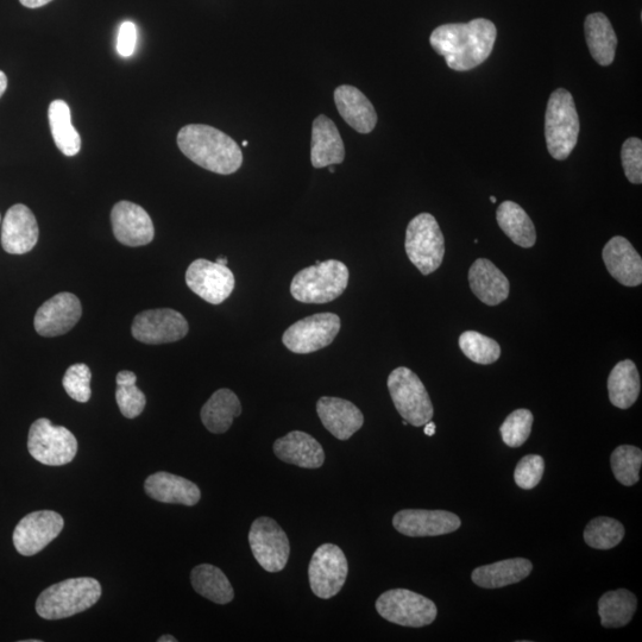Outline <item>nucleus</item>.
I'll return each instance as SVG.
<instances>
[{
    "instance_id": "obj_12",
    "label": "nucleus",
    "mask_w": 642,
    "mask_h": 642,
    "mask_svg": "<svg viewBox=\"0 0 642 642\" xmlns=\"http://www.w3.org/2000/svg\"><path fill=\"white\" fill-rule=\"evenodd\" d=\"M249 544L257 563L268 572H280L286 568L291 544L285 531L273 519L262 516L251 525Z\"/></svg>"
},
{
    "instance_id": "obj_13",
    "label": "nucleus",
    "mask_w": 642,
    "mask_h": 642,
    "mask_svg": "<svg viewBox=\"0 0 642 642\" xmlns=\"http://www.w3.org/2000/svg\"><path fill=\"white\" fill-rule=\"evenodd\" d=\"M190 326L178 311L171 308L144 311L134 319L131 326L132 336L138 342L160 345L181 341L187 336Z\"/></svg>"
},
{
    "instance_id": "obj_30",
    "label": "nucleus",
    "mask_w": 642,
    "mask_h": 642,
    "mask_svg": "<svg viewBox=\"0 0 642 642\" xmlns=\"http://www.w3.org/2000/svg\"><path fill=\"white\" fill-rule=\"evenodd\" d=\"M497 223L511 241L521 248H532L537 242V232L528 214L514 201H505L496 212Z\"/></svg>"
},
{
    "instance_id": "obj_34",
    "label": "nucleus",
    "mask_w": 642,
    "mask_h": 642,
    "mask_svg": "<svg viewBox=\"0 0 642 642\" xmlns=\"http://www.w3.org/2000/svg\"><path fill=\"white\" fill-rule=\"evenodd\" d=\"M638 607L637 596L626 589L608 591L599 601V615L604 628H622L632 621Z\"/></svg>"
},
{
    "instance_id": "obj_21",
    "label": "nucleus",
    "mask_w": 642,
    "mask_h": 642,
    "mask_svg": "<svg viewBox=\"0 0 642 642\" xmlns=\"http://www.w3.org/2000/svg\"><path fill=\"white\" fill-rule=\"evenodd\" d=\"M317 413L326 430L339 440L350 439L364 424L360 408L344 399L323 396L317 402Z\"/></svg>"
},
{
    "instance_id": "obj_37",
    "label": "nucleus",
    "mask_w": 642,
    "mask_h": 642,
    "mask_svg": "<svg viewBox=\"0 0 642 642\" xmlns=\"http://www.w3.org/2000/svg\"><path fill=\"white\" fill-rule=\"evenodd\" d=\"M616 480L623 486L632 487L640 480L639 472L642 464V452L632 445H621L616 448L610 458Z\"/></svg>"
},
{
    "instance_id": "obj_1",
    "label": "nucleus",
    "mask_w": 642,
    "mask_h": 642,
    "mask_svg": "<svg viewBox=\"0 0 642 642\" xmlns=\"http://www.w3.org/2000/svg\"><path fill=\"white\" fill-rule=\"evenodd\" d=\"M497 30L492 21L476 18L469 23L444 24L433 31L430 42L453 71L467 72L493 53Z\"/></svg>"
},
{
    "instance_id": "obj_32",
    "label": "nucleus",
    "mask_w": 642,
    "mask_h": 642,
    "mask_svg": "<svg viewBox=\"0 0 642 642\" xmlns=\"http://www.w3.org/2000/svg\"><path fill=\"white\" fill-rule=\"evenodd\" d=\"M192 587L205 599L217 604H228L235 597L234 588L224 572L211 564L195 566L191 574Z\"/></svg>"
},
{
    "instance_id": "obj_47",
    "label": "nucleus",
    "mask_w": 642,
    "mask_h": 642,
    "mask_svg": "<svg viewBox=\"0 0 642 642\" xmlns=\"http://www.w3.org/2000/svg\"><path fill=\"white\" fill-rule=\"evenodd\" d=\"M159 642H178V639L172 637V635H163L159 640Z\"/></svg>"
},
{
    "instance_id": "obj_8",
    "label": "nucleus",
    "mask_w": 642,
    "mask_h": 642,
    "mask_svg": "<svg viewBox=\"0 0 642 642\" xmlns=\"http://www.w3.org/2000/svg\"><path fill=\"white\" fill-rule=\"evenodd\" d=\"M28 450L31 456L49 467L71 463L78 452V440L64 426H55L46 418L30 427Z\"/></svg>"
},
{
    "instance_id": "obj_29",
    "label": "nucleus",
    "mask_w": 642,
    "mask_h": 642,
    "mask_svg": "<svg viewBox=\"0 0 642 642\" xmlns=\"http://www.w3.org/2000/svg\"><path fill=\"white\" fill-rule=\"evenodd\" d=\"M242 413L241 401L230 389H219L201 409V421L211 433L228 432Z\"/></svg>"
},
{
    "instance_id": "obj_40",
    "label": "nucleus",
    "mask_w": 642,
    "mask_h": 642,
    "mask_svg": "<svg viewBox=\"0 0 642 642\" xmlns=\"http://www.w3.org/2000/svg\"><path fill=\"white\" fill-rule=\"evenodd\" d=\"M545 462L543 457L528 455L521 459L516 465L514 480L516 486L521 489L531 490L538 486L543 478Z\"/></svg>"
},
{
    "instance_id": "obj_14",
    "label": "nucleus",
    "mask_w": 642,
    "mask_h": 642,
    "mask_svg": "<svg viewBox=\"0 0 642 642\" xmlns=\"http://www.w3.org/2000/svg\"><path fill=\"white\" fill-rule=\"evenodd\" d=\"M186 283L191 291L212 305H220L234 292L236 281L228 266L199 258L186 272Z\"/></svg>"
},
{
    "instance_id": "obj_26",
    "label": "nucleus",
    "mask_w": 642,
    "mask_h": 642,
    "mask_svg": "<svg viewBox=\"0 0 642 642\" xmlns=\"http://www.w3.org/2000/svg\"><path fill=\"white\" fill-rule=\"evenodd\" d=\"M335 103L346 123L360 134H369L377 124V113L370 100L350 85L339 86L335 91Z\"/></svg>"
},
{
    "instance_id": "obj_43",
    "label": "nucleus",
    "mask_w": 642,
    "mask_h": 642,
    "mask_svg": "<svg viewBox=\"0 0 642 642\" xmlns=\"http://www.w3.org/2000/svg\"><path fill=\"white\" fill-rule=\"evenodd\" d=\"M137 44V28L132 22H124L119 28L117 50L123 58L134 54Z\"/></svg>"
},
{
    "instance_id": "obj_2",
    "label": "nucleus",
    "mask_w": 642,
    "mask_h": 642,
    "mask_svg": "<svg viewBox=\"0 0 642 642\" xmlns=\"http://www.w3.org/2000/svg\"><path fill=\"white\" fill-rule=\"evenodd\" d=\"M178 146L188 159L217 174H234L241 168L243 153L223 131L203 124L186 125L179 131Z\"/></svg>"
},
{
    "instance_id": "obj_42",
    "label": "nucleus",
    "mask_w": 642,
    "mask_h": 642,
    "mask_svg": "<svg viewBox=\"0 0 642 642\" xmlns=\"http://www.w3.org/2000/svg\"><path fill=\"white\" fill-rule=\"evenodd\" d=\"M116 401L119 409L125 418L135 419L144 411L147 405V398L136 383L129 385H117Z\"/></svg>"
},
{
    "instance_id": "obj_39",
    "label": "nucleus",
    "mask_w": 642,
    "mask_h": 642,
    "mask_svg": "<svg viewBox=\"0 0 642 642\" xmlns=\"http://www.w3.org/2000/svg\"><path fill=\"white\" fill-rule=\"evenodd\" d=\"M91 380V369L84 363H78L68 368L62 385L73 400L85 404L92 396Z\"/></svg>"
},
{
    "instance_id": "obj_48",
    "label": "nucleus",
    "mask_w": 642,
    "mask_h": 642,
    "mask_svg": "<svg viewBox=\"0 0 642 642\" xmlns=\"http://www.w3.org/2000/svg\"><path fill=\"white\" fill-rule=\"evenodd\" d=\"M218 264H222V266H228V258L226 257H218L217 261Z\"/></svg>"
},
{
    "instance_id": "obj_33",
    "label": "nucleus",
    "mask_w": 642,
    "mask_h": 642,
    "mask_svg": "<svg viewBox=\"0 0 642 642\" xmlns=\"http://www.w3.org/2000/svg\"><path fill=\"white\" fill-rule=\"evenodd\" d=\"M48 118L56 147L66 156L77 155L81 149V136L73 127L68 104L64 100H54L49 105Z\"/></svg>"
},
{
    "instance_id": "obj_23",
    "label": "nucleus",
    "mask_w": 642,
    "mask_h": 642,
    "mask_svg": "<svg viewBox=\"0 0 642 642\" xmlns=\"http://www.w3.org/2000/svg\"><path fill=\"white\" fill-rule=\"evenodd\" d=\"M469 283L472 293L483 304L497 306L506 301L511 285L506 275L487 258H478L469 270Z\"/></svg>"
},
{
    "instance_id": "obj_46",
    "label": "nucleus",
    "mask_w": 642,
    "mask_h": 642,
    "mask_svg": "<svg viewBox=\"0 0 642 642\" xmlns=\"http://www.w3.org/2000/svg\"><path fill=\"white\" fill-rule=\"evenodd\" d=\"M424 426H425L424 432H425L426 436L432 437V436H434V434H436L437 426H436V424L432 423V421H428V423L425 424Z\"/></svg>"
},
{
    "instance_id": "obj_7",
    "label": "nucleus",
    "mask_w": 642,
    "mask_h": 642,
    "mask_svg": "<svg viewBox=\"0 0 642 642\" xmlns=\"http://www.w3.org/2000/svg\"><path fill=\"white\" fill-rule=\"evenodd\" d=\"M387 385L396 411L408 424L420 427L432 420L434 409L430 395L419 376L411 369H394L388 377Z\"/></svg>"
},
{
    "instance_id": "obj_38",
    "label": "nucleus",
    "mask_w": 642,
    "mask_h": 642,
    "mask_svg": "<svg viewBox=\"0 0 642 642\" xmlns=\"http://www.w3.org/2000/svg\"><path fill=\"white\" fill-rule=\"evenodd\" d=\"M533 421V414L528 409H516L509 414L500 427L503 443L509 448H520L531 436Z\"/></svg>"
},
{
    "instance_id": "obj_44",
    "label": "nucleus",
    "mask_w": 642,
    "mask_h": 642,
    "mask_svg": "<svg viewBox=\"0 0 642 642\" xmlns=\"http://www.w3.org/2000/svg\"><path fill=\"white\" fill-rule=\"evenodd\" d=\"M21 4L25 8L37 9L42 8V6L49 4L52 0H20Z\"/></svg>"
},
{
    "instance_id": "obj_22",
    "label": "nucleus",
    "mask_w": 642,
    "mask_h": 642,
    "mask_svg": "<svg viewBox=\"0 0 642 642\" xmlns=\"http://www.w3.org/2000/svg\"><path fill=\"white\" fill-rule=\"evenodd\" d=\"M276 457L282 462L304 469H319L325 462V452L316 438L310 434L293 431L274 443Z\"/></svg>"
},
{
    "instance_id": "obj_24",
    "label": "nucleus",
    "mask_w": 642,
    "mask_h": 642,
    "mask_svg": "<svg viewBox=\"0 0 642 642\" xmlns=\"http://www.w3.org/2000/svg\"><path fill=\"white\" fill-rule=\"evenodd\" d=\"M144 489L151 499L162 503L192 507L201 499L197 484L169 472L161 471L150 475L144 483Z\"/></svg>"
},
{
    "instance_id": "obj_10",
    "label": "nucleus",
    "mask_w": 642,
    "mask_h": 642,
    "mask_svg": "<svg viewBox=\"0 0 642 642\" xmlns=\"http://www.w3.org/2000/svg\"><path fill=\"white\" fill-rule=\"evenodd\" d=\"M341 327V318L335 313L314 314L288 327L282 343L294 354H312L331 345Z\"/></svg>"
},
{
    "instance_id": "obj_3",
    "label": "nucleus",
    "mask_w": 642,
    "mask_h": 642,
    "mask_svg": "<svg viewBox=\"0 0 642 642\" xmlns=\"http://www.w3.org/2000/svg\"><path fill=\"white\" fill-rule=\"evenodd\" d=\"M102 597V585L91 577L69 578L43 590L36 612L44 620H61L85 612Z\"/></svg>"
},
{
    "instance_id": "obj_19",
    "label": "nucleus",
    "mask_w": 642,
    "mask_h": 642,
    "mask_svg": "<svg viewBox=\"0 0 642 642\" xmlns=\"http://www.w3.org/2000/svg\"><path fill=\"white\" fill-rule=\"evenodd\" d=\"M40 230L28 206L17 204L6 212L2 224V247L11 255H24L35 248Z\"/></svg>"
},
{
    "instance_id": "obj_25",
    "label": "nucleus",
    "mask_w": 642,
    "mask_h": 642,
    "mask_svg": "<svg viewBox=\"0 0 642 642\" xmlns=\"http://www.w3.org/2000/svg\"><path fill=\"white\" fill-rule=\"evenodd\" d=\"M345 159L344 143L329 117L321 115L313 122L311 162L314 168L341 165Z\"/></svg>"
},
{
    "instance_id": "obj_11",
    "label": "nucleus",
    "mask_w": 642,
    "mask_h": 642,
    "mask_svg": "<svg viewBox=\"0 0 642 642\" xmlns=\"http://www.w3.org/2000/svg\"><path fill=\"white\" fill-rule=\"evenodd\" d=\"M349 574L348 559L341 547L324 544L318 547L308 568L313 594L329 600L341 593Z\"/></svg>"
},
{
    "instance_id": "obj_49",
    "label": "nucleus",
    "mask_w": 642,
    "mask_h": 642,
    "mask_svg": "<svg viewBox=\"0 0 642 642\" xmlns=\"http://www.w3.org/2000/svg\"><path fill=\"white\" fill-rule=\"evenodd\" d=\"M329 171H330V173H335L336 169H335V167L329 166Z\"/></svg>"
},
{
    "instance_id": "obj_52",
    "label": "nucleus",
    "mask_w": 642,
    "mask_h": 642,
    "mask_svg": "<svg viewBox=\"0 0 642 642\" xmlns=\"http://www.w3.org/2000/svg\"><path fill=\"white\" fill-rule=\"evenodd\" d=\"M0 222H2V216H0Z\"/></svg>"
},
{
    "instance_id": "obj_27",
    "label": "nucleus",
    "mask_w": 642,
    "mask_h": 642,
    "mask_svg": "<svg viewBox=\"0 0 642 642\" xmlns=\"http://www.w3.org/2000/svg\"><path fill=\"white\" fill-rule=\"evenodd\" d=\"M532 570L533 565L528 559H506L475 569L472 582L484 589H500L524 581Z\"/></svg>"
},
{
    "instance_id": "obj_28",
    "label": "nucleus",
    "mask_w": 642,
    "mask_h": 642,
    "mask_svg": "<svg viewBox=\"0 0 642 642\" xmlns=\"http://www.w3.org/2000/svg\"><path fill=\"white\" fill-rule=\"evenodd\" d=\"M585 39L591 56L597 64L610 66L613 64L618 47V37L612 23L602 12H595L587 17L584 24Z\"/></svg>"
},
{
    "instance_id": "obj_15",
    "label": "nucleus",
    "mask_w": 642,
    "mask_h": 642,
    "mask_svg": "<svg viewBox=\"0 0 642 642\" xmlns=\"http://www.w3.org/2000/svg\"><path fill=\"white\" fill-rule=\"evenodd\" d=\"M65 521L59 513L40 511L30 513L18 522L14 531V545L20 555H37L59 537Z\"/></svg>"
},
{
    "instance_id": "obj_51",
    "label": "nucleus",
    "mask_w": 642,
    "mask_h": 642,
    "mask_svg": "<svg viewBox=\"0 0 642 642\" xmlns=\"http://www.w3.org/2000/svg\"><path fill=\"white\" fill-rule=\"evenodd\" d=\"M490 201H492V203H496L497 199L495 197H490Z\"/></svg>"
},
{
    "instance_id": "obj_20",
    "label": "nucleus",
    "mask_w": 642,
    "mask_h": 642,
    "mask_svg": "<svg viewBox=\"0 0 642 642\" xmlns=\"http://www.w3.org/2000/svg\"><path fill=\"white\" fill-rule=\"evenodd\" d=\"M604 264L610 275L627 287H638L642 283V258L628 239L616 236L606 244L602 253Z\"/></svg>"
},
{
    "instance_id": "obj_9",
    "label": "nucleus",
    "mask_w": 642,
    "mask_h": 642,
    "mask_svg": "<svg viewBox=\"0 0 642 642\" xmlns=\"http://www.w3.org/2000/svg\"><path fill=\"white\" fill-rule=\"evenodd\" d=\"M376 610L383 619L412 628L431 625L438 614L434 602L407 589H393L383 593L376 601Z\"/></svg>"
},
{
    "instance_id": "obj_31",
    "label": "nucleus",
    "mask_w": 642,
    "mask_h": 642,
    "mask_svg": "<svg viewBox=\"0 0 642 642\" xmlns=\"http://www.w3.org/2000/svg\"><path fill=\"white\" fill-rule=\"evenodd\" d=\"M641 389L637 365L625 360L615 365L608 379L609 400L615 407L628 409L638 400Z\"/></svg>"
},
{
    "instance_id": "obj_18",
    "label": "nucleus",
    "mask_w": 642,
    "mask_h": 642,
    "mask_svg": "<svg viewBox=\"0 0 642 642\" xmlns=\"http://www.w3.org/2000/svg\"><path fill=\"white\" fill-rule=\"evenodd\" d=\"M461 519L446 511H426V509H405L396 513L393 526L396 531L407 537H438L450 534L461 527Z\"/></svg>"
},
{
    "instance_id": "obj_5",
    "label": "nucleus",
    "mask_w": 642,
    "mask_h": 642,
    "mask_svg": "<svg viewBox=\"0 0 642 642\" xmlns=\"http://www.w3.org/2000/svg\"><path fill=\"white\" fill-rule=\"evenodd\" d=\"M579 129L574 98L569 91L558 88L551 94L545 115L546 144L553 159H568L577 146Z\"/></svg>"
},
{
    "instance_id": "obj_36",
    "label": "nucleus",
    "mask_w": 642,
    "mask_h": 642,
    "mask_svg": "<svg viewBox=\"0 0 642 642\" xmlns=\"http://www.w3.org/2000/svg\"><path fill=\"white\" fill-rule=\"evenodd\" d=\"M459 348L470 361L477 364H493L501 356L500 344L476 331L464 332L459 337Z\"/></svg>"
},
{
    "instance_id": "obj_6",
    "label": "nucleus",
    "mask_w": 642,
    "mask_h": 642,
    "mask_svg": "<svg viewBox=\"0 0 642 642\" xmlns=\"http://www.w3.org/2000/svg\"><path fill=\"white\" fill-rule=\"evenodd\" d=\"M406 253L423 275H430L442 266L445 239L437 219L421 213L409 222L406 231Z\"/></svg>"
},
{
    "instance_id": "obj_4",
    "label": "nucleus",
    "mask_w": 642,
    "mask_h": 642,
    "mask_svg": "<svg viewBox=\"0 0 642 642\" xmlns=\"http://www.w3.org/2000/svg\"><path fill=\"white\" fill-rule=\"evenodd\" d=\"M349 269L329 260L302 269L291 283L292 297L304 304H327L338 299L349 285Z\"/></svg>"
},
{
    "instance_id": "obj_35",
    "label": "nucleus",
    "mask_w": 642,
    "mask_h": 642,
    "mask_svg": "<svg viewBox=\"0 0 642 642\" xmlns=\"http://www.w3.org/2000/svg\"><path fill=\"white\" fill-rule=\"evenodd\" d=\"M625 537V527L620 521L600 516L591 520L584 531V540L596 550H610Z\"/></svg>"
},
{
    "instance_id": "obj_17",
    "label": "nucleus",
    "mask_w": 642,
    "mask_h": 642,
    "mask_svg": "<svg viewBox=\"0 0 642 642\" xmlns=\"http://www.w3.org/2000/svg\"><path fill=\"white\" fill-rule=\"evenodd\" d=\"M113 235L127 247H143L153 242L155 228L148 212L130 201H119L111 212Z\"/></svg>"
},
{
    "instance_id": "obj_45",
    "label": "nucleus",
    "mask_w": 642,
    "mask_h": 642,
    "mask_svg": "<svg viewBox=\"0 0 642 642\" xmlns=\"http://www.w3.org/2000/svg\"><path fill=\"white\" fill-rule=\"evenodd\" d=\"M6 88H8V78H6V75L4 72L0 71V98L3 97V94L6 91Z\"/></svg>"
},
{
    "instance_id": "obj_16",
    "label": "nucleus",
    "mask_w": 642,
    "mask_h": 642,
    "mask_svg": "<svg viewBox=\"0 0 642 642\" xmlns=\"http://www.w3.org/2000/svg\"><path fill=\"white\" fill-rule=\"evenodd\" d=\"M83 316V306L77 295L59 293L44 302L37 310L34 326L42 337H58L66 335Z\"/></svg>"
},
{
    "instance_id": "obj_41",
    "label": "nucleus",
    "mask_w": 642,
    "mask_h": 642,
    "mask_svg": "<svg viewBox=\"0 0 642 642\" xmlns=\"http://www.w3.org/2000/svg\"><path fill=\"white\" fill-rule=\"evenodd\" d=\"M621 160L626 178L634 185L642 182V142L640 138L632 137L623 143Z\"/></svg>"
},
{
    "instance_id": "obj_50",
    "label": "nucleus",
    "mask_w": 642,
    "mask_h": 642,
    "mask_svg": "<svg viewBox=\"0 0 642 642\" xmlns=\"http://www.w3.org/2000/svg\"><path fill=\"white\" fill-rule=\"evenodd\" d=\"M249 142L248 141H243L242 146L243 147H248Z\"/></svg>"
}]
</instances>
